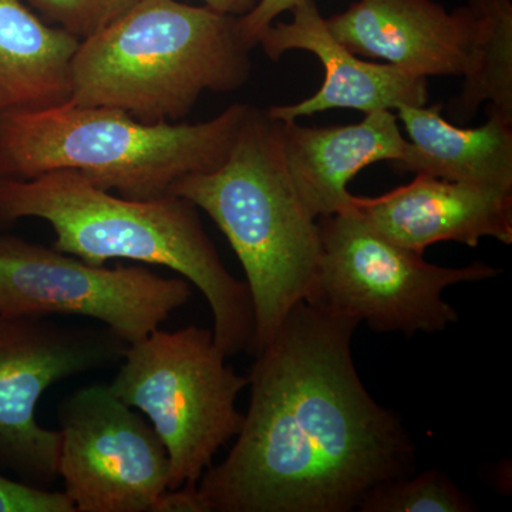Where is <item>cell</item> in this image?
<instances>
[{
	"label": "cell",
	"instance_id": "14",
	"mask_svg": "<svg viewBox=\"0 0 512 512\" xmlns=\"http://www.w3.org/2000/svg\"><path fill=\"white\" fill-rule=\"evenodd\" d=\"M286 168L308 211L316 220L352 210L348 185L363 168L406 153L393 110H376L349 126L305 127L296 120L278 121Z\"/></svg>",
	"mask_w": 512,
	"mask_h": 512
},
{
	"label": "cell",
	"instance_id": "7",
	"mask_svg": "<svg viewBox=\"0 0 512 512\" xmlns=\"http://www.w3.org/2000/svg\"><path fill=\"white\" fill-rule=\"evenodd\" d=\"M318 301L379 333L443 332L458 312L447 288L497 278L503 269L474 262L464 268L429 264L394 244L355 210L319 218Z\"/></svg>",
	"mask_w": 512,
	"mask_h": 512
},
{
	"label": "cell",
	"instance_id": "5",
	"mask_svg": "<svg viewBox=\"0 0 512 512\" xmlns=\"http://www.w3.org/2000/svg\"><path fill=\"white\" fill-rule=\"evenodd\" d=\"M249 109L235 103L197 124L143 123L121 110L70 101L12 111L0 116V180L69 170L121 197H163L181 178L224 163Z\"/></svg>",
	"mask_w": 512,
	"mask_h": 512
},
{
	"label": "cell",
	"instance_id": "11",
	"mask_svg": "<svg viewBox=\"0 0 512 512\" xmlns=\"http://www.w3.org/2000/svg\"><path fill=\"white\" fill-rule=\"evenodd\" d=\"M291 22H274L262 33L258 45L278 62L286 52L305 50L318 57L325 69L322 87L309 99L266 111L272 120H298L333 109L362 113L426 106V77L414 76L392 64L366 62L332 35L315 0H299L291 9Z\"/></svg>",
	"mask_w": 512,
	"mask_h": 512
},
{
	"label": "cell",
	"instance_id": "17",
	"mask_svg": "<svg viewBox=\"0 0 512 512\" xmlns=\"http://www.w3.org/2000/svg\"><path fill=\"white\" fill-rule=\"evenodd\" d=\"M468 70L451 114L468 121L483 103L512 121V2L468 0Z\"/></svg>",
	"mask_w": 512,
	"mask_h": 512
},
{
	"label": "cell",
	"instance_id": "10",
	"mask_svg": "<svg viewBox=\"0 0 512 512\" xmlns=\"http://www.w3.org/2000/svg\"><path fill=\"white\" fill-rule=\"evenodd\" d=\"M59 478L76 512H151L170 484V458L144 417L104 384L57 410Z\"/></svg>",
	"mask_w": 512,
	"mask_h": 512
},
{
	"label": "cell",
	"instance_id": "20",
	"mask_svg": "<svg viewBox=\"0 0 512 512\" xmlns=\"http://www.w3.org/2000/svg\"><path fill=\"white\" fill-rule=\"evenodd\" d=\"M0 512H76L64 493L30 487L0 473Z\"/></svg>",
	"mask_w": 512,
	"mask_h": 512
},
{
	"label": "cell",
	"instance_id": "6",
	"mask_svg": "<svg viewBox=\"0 0 512 512\" xmlns=\"http://www.w3.org/2000/svg\"><path fill=\"white\" fill-rule=\"evenodd\" d=\"M212 330H154L127 346L111 392L146 414L170 458L168 490L197 485L214 457L235 439L248 377L227 365Z\"/></svg>",
	"mask_w": 512,
	"mask_h": 512
},
{
	"label": "cell",
	"instance_id": "2",
	"mask_svg": "<svg viewBox=\"0 0 512 512\" xmlns=\"http://www.w3.org/2000/svg\"><path fill=\"white\" fill-rule=\"evenodd\" d=\"M46 221L53 247L92 265L111 259L164 266L204 295L214 340L225 355L251 350L254 309L245 282L229 274L198 208L174 194L151 200L113 195L76 171L0 180V224Z\"/></svg>",
	"mask_w": 512,
	"mask_h": 512
},
{
	"label": "cell",
	"instance_id": "23",
	"mask_svg": "<svg viewBox=\"0 0 512 512\" xmlns=\"http://www.w3.org/2000/svg\"><path fill=\"white\" fill-rule=\"evenodd\" d=\"M201 2L215 12L242 18L255 8L258 0H201Z\"/></svg>",
	"mask_w": 512,
	"mask_h": 512
},
{
	"label": "cell",
	"instance_id": "22",
	"mask_svg": "<svg viewBox=\"0 0 512 512\" xmlns=\"http://www.w3.org/2000/svg\"><path fill=\"white\" fill-rule=\"evenodd\" d=\"M151 512H210V510L198 493L197 485H183L161 494Z\"/></svg>",
	"mask_w": 512,
	"mask_h": 512
},
{
	"label": "cell",
	"instance_id": "12",
	"mask_svg": "<svg viewBox=\"0 0 512 512\" xmlns=\"http://www.w3.org/2000/svg\"><path fill=\"white\" fill-rule=\"evenodd\" d=\"M352 208L383 237L419 255L439 242L476 248L494 238L512 244V191L416 174L412 183L379 197L353 195Z\"/></svg>",
	"mask_w": 512,
	"mask_h": 512
},
{
	"label": "cell",
	"instance_id": "4",
	"mask_svg": "<svg viewBox=\"0 0 512 512\" xmlns=\"http://www.w3.org/2000/svg\"><path fill=\"white\" fill-rule=\"evenodd\" d=\"M238 18L177 0H141L84 39L70 64V103L110 107L143 123H178L205 92L251 77Z\"/></svg>",
	"mask_w": 512,
	"mask_h": 512
},
{
	"label": "cell",
	"instance_id": "21",
	"mask_svg": "<svg viewBox=\"0 0 512 512\" xmlns=\"http://www.w3.org/2000/svg\"><path fill=\"white\" fill-rule=\"evenodd\" d=\"M299 0H258L255 8L238 18L239 32L249 49L258 46L262 33L286 10H291Z\"/></svg>",
	"mask_w": 512,
	"mask_h": 512
},
{
	"label": "cell",
	"instance_id": "3",
	"mask_svg": "<svg viewBox=\"0 0 512 512\" xmlns=\"http://www.w3.org/2000/svg\"><path fill=\"white\" fill-rule=\"evenodd\" d=\"M170 194L207 212L237 254L254 309L252 356L298 303L318 301L319 222L293 185L278 121L266 111L251 106L224 163L181 178Z\"/></svg>",
	"mask_w": 512,
	"mask_h": 512
},
{
	"label": "cell",
	"instance_id": "1",
	"mask_svg": "<svg viewBox=\"0 0 512 512\" xmlns=\"http://www.w3.org/2000/svg\"><path fill=\"white\" fill-rule=\"evenodd\" d=\"M359 325L301 302L255 353L234 446L197 484L210 512H352L377 485L416 471L409 431L357 373Z\"/></svg>",
	"mask_w": 512,
	"mask_h": 512
},
{
	"label": "cell",
	"instance_id": "15",
	"mask_svg": "<svg viewBox=\"0 0 512 512\" xmlns=\"http://www.w3.org/2000/svg\"><path fill=\"white\" fill-rule=\"evenodd\" d=\"M441 110V104L396 110L410 141L394 170L512 191V121L488 111L483 126L461 128L444 120Z\"/></svg>",
	"mask_w": 512,
	"mask_h": 512
},
{
	"label": "cell",
	"instance_id": "16",
	"mask_svg": "<svg viewBox=\"0 0 512 512\" xmlns=\"http://www.w3.org/2000/svg\"><path fill=\"white\" fill-rule=\"evenodd\" d=\"M80 40L49 26L25 0H0V116L70 99V64Z\"/></svg>",
	"mask_w": 512,
	"mask_h": 512
},
{
	"label": "cell",
	"instance_id": "9",
	"mask_svg": "<svg viewBox=\"0 0 512 512\" xmlns=\"http://www.w3.org/2000/svg\"><path fill=\"white\" fill-rule=\"evenodd\" d=\"M127 343L106 326L0 316V473L49 490L59 478V430L40 426V397L57 382L121 362Z\"/></svg>",
	"mask_w": 512,
	"mask_h": 512
},
{
	"label": "cell",
	"instance_id": "8",
	"mask_svg": "<svg viewBox=\"0 0 512 512\" xmlns=\"http://www.w3.org/2000/svg\"><path fill=\"white\" fill-rule=\"evenodd\" d=\"M191 296L183 276L165 278L144 266L92 265L0 234V316H84L131 345L160 328Z\"/></svg>",
	"mask_w": 512,
	"mask_h": 512
},
{
	"label": "cell",
	"instance_id": "19",
	"mask_svg": "<svg viewBox=\"0 0 512 512\" xmlns=\"http://www.w3.org/2000/svg\"><path fill=\"white\" fill-rule=\"evenodd\" d=\"M43 20L82 42L116 22L141 0H25Z\"/></svg>",
	"mask_w": 512,
	"mask_h": 512
},
{
	"label": "cell",
	"instance_id": "13",
	"mask_svg": "<svg viewBox=\"0 0 512 512\" xmlns=\"http://www.w3.org/2000/svg\"><path fill=\"white\" fill-rule=\"evenodd\" d=\"M357 56L384 60L414 76H466L470 22L466 6L447 12L434 0H357L326 19Z\"/></svg>",
	"mask_w": 512,
	"mask_h": 512
},
{
	"label": "cell",
	"instance_id": "18",
	"mask_svg": "<svg viewBox=\"0 0 512 512\" xmlns=\"http://www.w3.org/2000/svg\"><path fill=\"white\" fill-rule=\"evenodd\" d=\"M356 511L473 512L477 504L443 471L427 470L377 485Z\"/></svg>",
	"mask_w": 512,
	"mask_h": 512
}]
</instances>
